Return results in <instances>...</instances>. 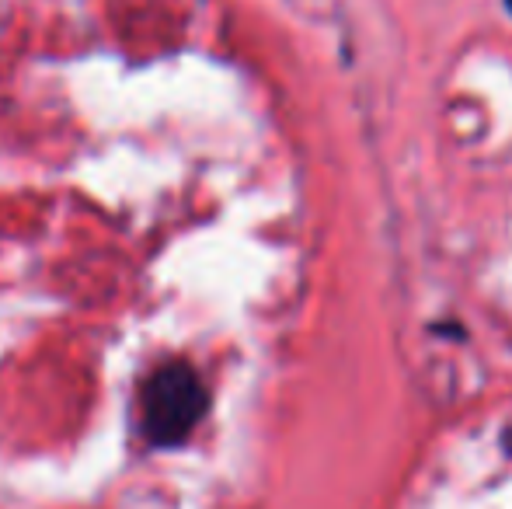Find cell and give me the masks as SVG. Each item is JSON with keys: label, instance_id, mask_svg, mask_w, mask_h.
I'll use <instances>...</instances> for the list:
<instances>
[{"label": "cell", "instance_id": "obj_1", "mask_svg": "<svg viewBox=\"0 0 512 509\" xmlns=\"http://www.w3.org/2000/svg\"><path fill=\"white\" fill-rule=\"evenodd\" d=\"M0 18V506L175 492L216 426L203 150L157 18Z\"/></svg>", "mask_w": 512, "mask_h": 509}, {"label": "cell", "instance_id": "obj_2", "mask_svg": "<svg viewBox=\"0 0 512 509\" xmlns=\"http://www.w3.org/2000/svg\"><path fill=\"white\" fill-rule=\"evenodd\" d=\"M509 4H512V0H509Z\"/></svg>", "mask_w": 512, "mask_h": 509}]
</instances>
